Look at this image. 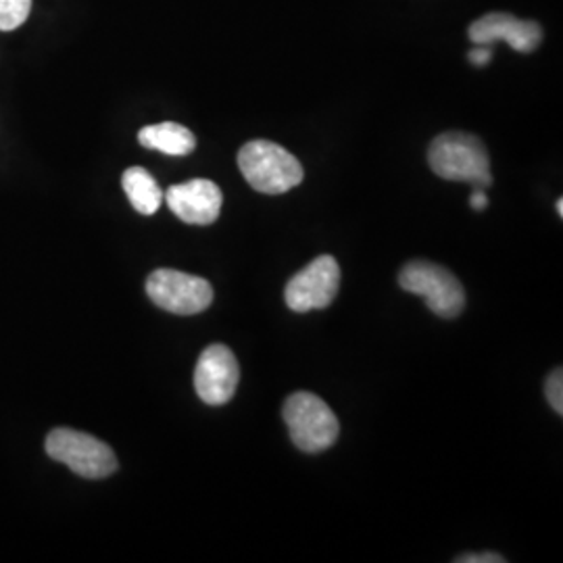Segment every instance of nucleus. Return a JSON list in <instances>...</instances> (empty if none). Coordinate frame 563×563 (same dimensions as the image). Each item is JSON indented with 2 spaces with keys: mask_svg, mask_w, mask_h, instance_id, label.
I'll return each mask as SVG.
<instances>
[{
  "mask_svg": "<svg viewBox=\"0 0 563 563\" xmlns=\"http://www.w3.org/2000/svg\"><path fill=\"white\" fill-rule=\"evenodd\" d=\"M146 295L176 316H197L213 301L211 284L178 269H157L146 280Z\"/></svg>",
  "mask_w": 563,
  "mask_h": 563,
  "instance_id": "obj_6",
  "label": "nucleus"
},
{
  "mask_svg": "<svg viewBox=\"0 0 563 563\" xmlns=\"http://www.w3.org/2000/svg\"><path fill=\"white\" fill-rule=\"evenodd\" d=\"M32 0H0V32H13L25 23Z\"/></svg>",
  "mask_w": 563,
  "mask_h": 563,
  "instance_id": "obj_13",
  "label": "nucleus"
},
{
  "mask_svg": "<svg viewBox=\"0 0 563 563\" xmlns=\"http://www.w3.org/2000/svg\"><path fill=\"white\" fill-rule=\"evenodd\" d=\"M139 142L144 148L159 151L172 157H184L190 155L197 146L195 134L174 121H163L157 125H146L139 132Z\"/></svg>",
  "mask_w": 563,
  "mask_h": 563,
  "instance_id": "obj_11",
  "label": "nucleus"
},
{
  "mask_svg": "<svg viewBox=\"0 0 563 563\" xmlns=\"http://www.w3.org/2000/svg\"><path fill=\"white\" fill-rule=\"evenodd\" d=\"M544 395H547V401L551 405V409L555 411V413H563V374L562 369L558 367V369H553L551 372V376L547 378V384H544Z\"/></svg>",
  "mask_w": 563,
  "mask_h": 563,
  "instance_id": "obj_14",
  "label": "nucleus"
},
{
  "mask_svg": "<svg viewBox=\"0 0 563 563\" xmlns=\"http://www.w3.org/2000/svg\"><path fill=\"white\" fill-rule=\"evenodd\" d=\"M428 163L443 180L467 181L474 188H488L493 184L488 153L474 134L446 132L437 136L430 144Z\"/></svg>",
  "mask_w": 563,
  "mask_h": 563,
  "instance_id": "obj_1",
  "label": "nucleus"
},
{
  "mask_svg": "<svg viewBox=\"0 0 563 563\" xmlns=\"http://www.w3.org/2000/svg\"><path fill=\"white\" fill-rule=\"evenodd\" d=\"M555 205H558V213H560V218H563V199H560Z\"/></svg>",
  "mask_w": 563,
  "mask_h": 563,
  "instance_id": "obj_18",
  "label": "nucleus"
},
{
  "mask_svg": "<svg viewBox=\"0 0 563 563\" xmlns=\"http://www.w3.org/2000/svg\"><path fill=\"white\" fill-rule=\"evenodd\" d=\"M163 199L176 218L192 225H209L222 213L223 195L211 180H190L172 186Z\"/></svg>",
  "mask_w": 563,
  "mask_h": 563,
  "instance_id": "obj_9",
  "label": "nucleus"
},
{
  "mask_svg": "<svg viewBox=\"0 0 563 563\" xmlns=\"http://www.w3.org/2000/svg\"><path fill=\"white\" fill-rule=\"evenodd\" d=\"M121 186L141 216H153L159 211L163 192L157 180L144 167H130L121 176Z\"/></svg>",
  "mask_w": 563,
  "mask_h": 563,
  "instance_id": "obj_12",
  "label": "nucleus"
},
{
  "mask_svg": "<svg viewBox=\"0 0 563 563\" xmlns=\"http://www.w3.org/2000/svg\"><path fill=\"white\" fill-rule=\"evenodd\" d=\"M467 59L472 60L476 67H484L488 60L493 59V51H490V46H481V44H476V48H474V51H470Z\"/></svg>",
  "mask_w": 563,
  "mask_h": 563,
  "instance_id": "obj_15",
  "label": "nucleus"
},
{
  "mask_svg": "<svg viewBox=\"0 0 563 563\" xmlns=\"http://www.w3.org/2000/svg\"><path fill=\"white\" fill-rule=\"evenodd\" d=\"M241 380L236 355L225 344L207 346L195 369V388L202 402L225 405L234 397Z\"/></svg>",
  "mask_w": 563,
  "mask_h": 563,
  "instance_id": "obj_8",
  "label": "nucleus"
},
{
  "mask_svg": "<svg viewBox=\"0 0 563 563\" xmlns=\"http://www.w3.org/2000/svg\"><path fill=\"white\" fill-rule=\"evenodd\" d=\"M470 205H472V209H476V211H484V209L488 207V197H486L484 188H474V192H472V197H470Z\"/></svg>",
  "mask_w": 563,
  "mask_h": 563,
  "instance_id": "obj_17",
  "label": "nucleus"
},
{
  "mask_svg": "<svg viewBox=\"0 0 563 563\" xmlns=\"http://www.w3.org/2000/svg\"><path fill=\"white\" fill-rule=\"evenodd\" d=\"M402 290L423 297L432 313L443 320L457 318L465 307V290L446 267L430 262L407 263L399 274Z\"/></svg>",
  "mask_w": 563,
  "mask_h": 563,
  "instance_id": "obj_5",
  "label": "nucleus"
},
{
  "mask_svg": "<svg viewBox=\"0 0 563 563\" xmlns=\"http://www.w3.org/2000/svg\"><path fill=\"white\" fill-rule=\"evenodd\" d=\"M460 563H504L505 560L497 553H478V555H463L457 560Z\"/></svg>",
  "mask_w": 563,
  "mask_h": 563,
  "instance_id": "obj_16",
  "label": "nucleus"
},
{
  "mask_svg": "<svg viewBox=\"0 0 563 563\" xmlns=\"http://www.w3.org/2000/svg\"><path fill=\"white\" fill-rule=\"evenodd\" d=\"M46 453L88 481H101L118 470V457L109 444L71 428L53 430L46 439Z\"/></svg>",
  "mask_w": 563,
  "mask_h": 563,
  "instance_id": "obj_4",
  "label": "nucleus"
},
{
  "mask_svg": "<svg viewBox=\"0 0 563 563\" xmlns=\"http://www.w3.org/2000/svg\"><path fill=\"white\" fill-rule=\"evenodd\" d=\"M341 286V267L332 255H322L295 274L284 290L286 305L297 311L307 313L316 309H325L339 295Z\"/></svg>",
  "mask_w": 563,
  "mask_h": 563,
  "instance_id": "obj_7",
  "label": "nucleus"
},
{
  "mask_svg": "<svg viewBox=\"0 0 563 563\" xmlns=\"http://www.w3.org/2000/svg\"><path fill=\"white\" fill-rule=\"evenodd\" d=\"M467 36L481 46L505 41L518 53H532L543 41V30L537 21L520 20L509 13H488L470 25Z\"/></svg>",
  "mask_w": 563,
  "mask_h": 563,
  "instance_id": "obj_10",
  "label": "nucleus"
},
{
  "mask_svg": "<svg viewBox=\"0 0 563 563\" xmlns=\"http://www.w3.org/2000/svg\"><path fill=\"white\" fill-rule=\"evenodd\" d=\"M244 180L263 195H284L305 178L299 159L272 141L246 142L239 153Z\"/></svg>",
  "mask_w": 563,
  "mask_h": 563,
  "instance_id": "obj_2",
  "label": "nucleus"
},
{
  "mask_svg": "<svg viewBox=\"0 0 563 563\" xmlns=\"http://www.w3.org/2000/svg\"><path fill=\"white\" fill-rule=\"evenodd\" d=\"M284 422L290 439L305 453H322L339 441L341 423L334 411L313 393H295L284 402Z\"/></svg>",
  "mask_w": 563,
  "mask_h": 563,
  "instance_id": "obj_3",
  "label": "nucleus"
}]
</instances>
